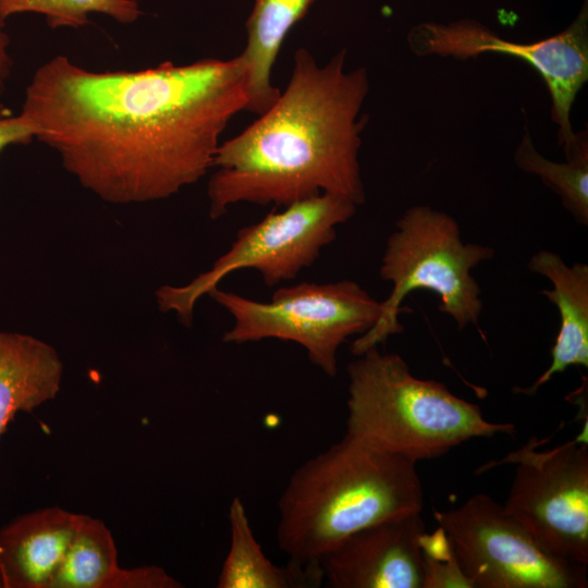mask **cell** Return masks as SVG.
Wrapping results in <instances>:
<instances>
[{"instance_id": "9c48e42d", "label": "cell", "mask_w": 588, "mask_h": 588, "mask_svg": "<svg viewBox=\"0 0 588 588\" xmlns=\"http://www.w3.org/2000/svg\"><path fill=\"white\" fill-rule=\"evenodd\" d=\"M532 437L499 464H516L504 510L547 552L588 566V443L584 433L546 451Z\"/></svg>"}, {"instance_id": "3957f363", "label": "cell", "mask_w": 588, "mask_h": 588, "mask_svg": "<svg viewBox=\"0 0 588 588\" xmlns=\"http://www.w3.org/2000/svg\"><path fill=\"white\" fill-rule=\"evenodd\" d=\"M416 462L344 434L302 464L278 502L277 541L289 560H319L350 535L421 512Z\"/></svg>"}, {"instance_id": "6da1fadb", "label": "cell", "mask_w": 588, "mask_h": 588, "mask_svg": "<svg viewBox=\"0 0 588 588\" xmlns=\"http://www.w3.org/2000/svg\"><path fill=\"white\" fill-rule=\"evenodd\" d=\"M247 102L240 54L105 72L58 54L35 71L21 114L83 187L124 205L169 198L204 177Z\"/></svg>"}, {"instance_id": "ac0fdd59", "label": "cell", "mask_w": 588, "mask_h": 588, "mask_svg": "<svg viewBox=\"0 0 588 588\" xmlns=\"http://www.w3.org/2000/svg\"><path fill=\"white\" fill-rule=\"evenodd\" d=\"M119 568L111 531L102 520L81 514L65 559L50 588H108Z\"/></svg>"}, {"instance_id": "7a4b0ae2", "label": "cell", "mask_w": 588, "mask_h": 588, "mask_svg": "<svg viewBox=\"0 0 588 588\" xmlns=\"http://www.w3.org/2000/svg\"><path fill=\"white\" fill-rule=\"evenodd\" d=\"M345 60L346 49L324 65L296 50L285 89L220 144L208 183L211 219L237 203L289 206L323 193L365 203L358 155L369 79L364 66L346 71Z\"/></svg>"}, {"instance_id": "5b68a950", "label": "cell", "mask_w": 588, "mask_h": 588, "mask_svg": "<svg viewBox=\"0 0 588 588\" xmlns=\"http://www.w3.org/2000/svg\"><path fill=\"white\" fill-rule=\"evenodd\" d=\"M494 249L464 243L456 220L427 205L409 207L387 240L380 277L392 284L381 302L375 326L351 344L354 356L384 343L404 330L399 320L404 298L415 290H429L440 298L438 308L460 329L477 326L482 311L481 289L470 271L492 259Z\"/></svg>"}, {"instance_id": "e0dca14e", "label": "cell", "mask_w": 588, "mask_h": 588, "mask_svg": "<svg viewBox=\"0 0 588 588\" xmlns=\"http://www.w3.org/2000/svg\"><path fill=\"white\" fill-rule=\"evenodd\" d=\"M565 162L543 157L526 132L514 151L516 167L538 176L561 198L563 207L580 225H588V133L575 132L564 150Z\"/></svg>"}, {"instance_id": "44dd1931", "label": "cell", "mask_w": 588, "mask_h": 588, "mask_svg": "<svg viewBox=\"0 0 588 588\" xmlns=\"http://www.w3.org/2000/svg\"><path fill=\"white\" fill-rule=\"evenodd\" d=\"M183 585L155 565L120 567L108 588H180Z\"/></svg>"}, {"instance_id": "ffe728a7", "label": "cell", "mask_w": 588, "mask_h": 588, "mask_svg": "<svg viewBox=\"0 0 588 588\" xmlns=\"http://www.w3.org/2000/svg\"><path fill=\"white\" fill-rule=\"evenodd\" d=\"M419 543L424 569L422 588H474L458 564L450 539L440 526L431 534L425 531Z\"/></svg>"}, {"instance_id": "7c38bea8", "label": "cell", "mask_w": 588, "mask_h": 588, "mask_svg": "<svg viewBox=\"0 0 588 588\" xmlns=\"http://www.w3.org/2000/svg\"><path fill=\"white\" fill-rule=\"evenodd\" d=\"M81 514L59 506L15 517L0 528V588H50Z\"/></svg>"}, {"instance_id": "2e32d148", "label": "cell", "mask_w": 588, "mask_h": 588, "mask_svg": "<svg viewBox=\"0 0 588 588\" xmlns=\"http://www.w3.org/2000/svg\"><path fill=\"white\" fill-rule=\"evenodd\" d=\"M315 0H254L246 22L247 40L240 54L247 71L246 111L261 114L279 97L271 81L272 68L290 30Z\"/></svg>"}, {"instance_id": "277c9868", "label": "cell", "mask_w": 588, "mask_h": 588, "mask_svg": "<svg viewBox=\"0 0 588 588\" xmlns=\"http://www.w3.org/2000/svg\"><path fill=\"white\" fill-rule=\"evenodd\" d=\"M346 434L414 462L446 454L474 438L514 434L434 380L415 377L397 354L378 346L347 366Z\"/></svg>"}, {"instance_id": "5bb4252c", "label": "cell", "mask_w": 588, "mask_h": 588, "mask_svg": "<svg viewBox=\"0 0 588 588\" xmlns=\"http://www.w3.org/2000/svg\"><path fill=\"white\" fill-rule=\"evenodd\" d=\"M62 372L53 346L28 334L0 331V437L17 413H30L57 396Z\"/></svg>"}, {"instance_id": "7402d4cb", "label": "cell", "mask_w": 588, "mask_h": 588, "mask_svg": "<svg viewBox=\"0 0 588 588\" xmlns=\"http://www.w3.org/2000/svg\"><path fill=\"white\" fill-rule=\"evenodd\" d=\"M35 139V130L21 113L13 115L0 102V154L12 145H27Z\"/></svg>"}, {"instance_id": "8992f818", "label": "cell", "mask_w": 588, "mask_h": 588, "mask_svg": "<svg viewBox=\"0 0 588 588\" xmlns=\"http://www.w3.org/2000/svg\"><path fill=\"white\" fill-rule=\"evenodd\" d=\"M208 295L234 319L223 342L242 344L265 339L295 342L329 377L338 373L341 345L353 335L366 333L381 314V302L352 280L280 287L266 303L218 286Z\"/></svg>"}, {"instance_id": "ba28073f", "label": "cell", "mask_w": 588, "mask_h": 588, "mask_svg": "<svg viewBox=\"0 0 588 588\" xmlns=\"http://www.w3.org/2000/svg\"><path fill=\"white\" fill-rule=\"evenodd\" d=\"M474 588H586L587 566L544 551L491 497L433 511Z\"/></svg>"}, {"instance_id": "9a60e30c", "label": "cell", "mask_w": 588, "mask_h": 588, "mask_svg": "<svg viewBox=\"0 0 588 588\" xmlns=\"http://www.w3.org/2000/svg\"><path fill=\"white\" fill-rule=\"evenodd\" d=\"M230 548L218 576V588H317L323 585L319 563L289 560L274 564L262 551L252 529L243 501L229 507Z\"/></svg>"}, {"instance_id": "d6986e66", "label": "cell", "mask_w": 588, "mask_h": 588, "mask_svg": "<svg viewBox=\"0 0 588 588\" xmlns=\"http://www.w3.org/2000/svg\"><path fill=\"white\" fill-rule=\"evenodd\" d=\"M4 19L20 13H37L50 28H79L89 14H105L118 23L132 24L142 15L137 0H0Z\"/></svg>"}, {"instance_id": "52a82bcc", "label": "cell", "mask_w": 588, "mask_h": 588, "mask_svg": "<svg viewBox=\"0 0 588 588\" xmlns=\"http://www.w3.org/2000/svg\"><path fill=\"white\" fill-rule=\"evenodd\" d=\"M356 208L344 197L323 193L285 206L283 211L269 212L241 229L232 246L188 284L159 287V309L174 311L189 327L197 301L231 272L255 269L268 286L295 279L335 240L336 226L350 220Z\"/></svg>"}, {"instance_id": "4fadbf2b", "label": "cell", "mask_w": 588, "mask_h": 588, "mask_svg": "<svg viewBox=\"0 0 588 588\" xmlns=\"http://www.w3.org/2000/svg\"><path fill=\"white\" fill-rule=\"evenodd\" d=\"M528 269L551 282L552 289L543 290L541 294L560 314V330L550 352V366L530 387L515 390L532 395L568 367H588V265L574 262L568 266L559 254L541 249L530 257Z\"/></svg>"}, {"instance_id": "8fae6325", "label": "cell", "mask_w": 588, "mask_h": 588, "mask_svg": "<svg viewBox=\"0 0 588 588\" xmlns=\"http://www.w3.org/2000/svg\"><path fill=\"white\" fill-rule=\"evenodd\" d=\"M420 512L367 526L326 553L319 565L330 588H422Z\"/></svg>"}, {"instance_id": "603a6c76", "label": "cell", "mask_w": 588, "mask_h": 588, "mask_svg": "<svg viewBox=\"0 0 588 588\" xmlns=\"http://www.w3.org/2000/svg\"><path fill=\"white\" fill-rule=\"evenodd\" d=\"M9 45L10 38L5 32V19L0 13V98L4 91V86L13 65Z\"/></svg>"}, {"instance_id": "30bf717a", "label": "cell", "mask_w": 588, "mask_h": 588, "mask_svg": "<svg viewBox=\"0 0 588 588\" xmlns=\"http://www.w3.org/2000/svg\"><path fill=\"white\" fill-rule=\"evenodd\" d=\"M412 52L467 60L483 53L509 54L525 61L542 77L551 98V119L565 150L575 134L571 111L588 81V0L562 32L535 42H516L473 19L449 23L420 22L407 35Z\"/></svg>"}]
</instances>
